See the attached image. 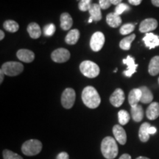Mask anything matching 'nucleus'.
Listing matches in <instances>:
<instances>
[{"label":"nucleus","instance_id":"obj_1","mask_svg":"<svg viewBox=\"0 0 159 159\" xmlns=\"http://www.w3.org/2000/svg\"><path fill=\"white\" fill-rule=\"evenodd\" d=\"M82 100L88 108L91 109L97 108L101 102L99 94L93 86H87L83 89Z\"/></svg>","mask_w":159,"mask_h":159},{"label":"nucleus","instance_id":"obj_2","mask_svg":"<svg viewBox=\"0 0 159 159\" xmlns=\"http://www.w3.org/2000/svg\"><path fill=\"white\" fill-rule=\"evenodd\" d=\"M101 151L106 159H114L118 155V146L113 137L107 136L101 143Z\"/></svg>","mask_w":159,"mask_h":159},{"label":"nucleus","instance_id":"obj_3","mask_svg":"<svg viewBox=\"0 0 159 159\" xmlns=\"http://www.w3.org/2000/svg\"><path fill=\"white\" fill-rule=\"evenodd\" d=\"M42 150V143L37 139H30L22 144L21 151L25 156H33L41 152Z\"/></svg>","mask_w":159,"mask_h":159},{"label":"nucleus","instance_id":"obj_4","mask_svg":"<svg viewBox=\"0 0 159 159\" xmlns=\"http://www.w3.org/2000/svg\"><path fill=\"white\" fill-rule=\"evenodd\" d=\"M80 70L84 76L89 78H94L99 74V66L91 61H85L80 65Z\"/></svg>","mask_w":159,"mask_h":159},{"label":"nucleus","instance_id":"obj_5","mask_svg":"<svg viewBox=\"0 0 159 159\" xmlns=\"http://www.w3.org/2000/svg\"><path fill=\"white\" fill-rule=\"evenodd\" d=\"M2 70L4 71L5 75L7 76H17L21 74L24 70V66L22 63L16 62V61H9L6 62L2 66Z\"/></svg>","mask_w":159,"mask_h":159},{"label":"nucleus","instance_id":"obj_6","mask_svg":"<svg viewBox=\"0 0 159 159\" xmlns=\"http://www.w3.org/2000/svg\"><path fill=\"white\" fill-rule=\"evenodd\" d=\"M75 91L73 89L67 88L63 91L62 96H61V103L63 108L69 109L74 105L75 102Z\"/></svg>","mask_w":159,"mask_h":159},{"label":"nucleus","instance_id":"obj_7","mask_svg":"<svg viewBox=\"0 0 159 159\" xmlns=\"http://www.w3.org/2000/svg\"><path fill=\"white\" fill-rule=\"evenodd\" d=\"M105 43V35L101 32H96L91 38L90 47L94 52H99Z\"/></svg>","mask_w":159,"mask_h":159},{"label":"nucleus","instance_id":"obj_8","mask_svg":"<svg viewBox=\"0 0 159 159\" xmlns=\"http://www.w3.org/2000/svg\"><path fill=\"white\" fill-rule=\"evenodd\" d=\"M52 60L56 63H65L70 58V52L64 48H59L52 52Z\"/></svg>","mask_w":159,"mask_h":159},{"label":"nucleus","instance_id":"obj_9","mask_svg":"<svg viewBox=\"0 0 159 159\" xmlns=\"http://www.w3.org/2000/svg\"><path fill=\"white\" fill-rule=\"evenodd\" d=\"M158 27V21L155 19H147L142 21L139 26V30L141 33H148L154 30Z\"/></svg>","mask_w":159,"mask_h":159},{"label":"nucleus","instance_id":"obj_10","mask_svg":"<svg viewBox=\"0 0 159 159\" xmlns=\"http://www.w3.org/2000/svg\"><path fill=\"white\" fill-rule=\"evenodd\" d=\"M125 99V93L122 89H116L110 97V102L114 107H120L123 104Z\"/></svg>","mask_w":159,"mask_h":159},{"label":"nucleus","instance_id":"obj_11","mask_svg":"<svg viewBox=\"0 0 159 159\" xmlns=\"http://www.w3.org/2000/svg\"><path fill=\"white\" fill-rule=\"evenodd\" d=\"M122 62L128 66V69L123 71V74L126 77H130L136 71L138 64L135 63V59L134 57L130 56V55H128L125 59H123Z\"/></svg>","mask_w":159,"mask_h":159},{"label":"nucleus","instance_id":"obj_12","mask_svg":"<svg viewBox=\"0 0 159 159\" xmlns=\"http://www.w3.org/2000/svg\"><path fill=\"white\" fill-rule=\"evenodd\" d=\"M143 41L148 48L150 49H154L159 46V36L152 33H146L145 36L143 38Z\"/></svg>","mask_w":159,"mask_h":159},{"label":"nucleus","instance_id":"obj_13","mask_svg":"<svg viewBox=\"0 0 159 159\" xmlns=\"http://www.w3.org/2000/svg\"><path fill=\"white\" fill-rule=\"evenodd\" d=\"M113 134L115 139L119 144L124 145L127 142V134L124 128L121 125H116L113 128Z\"/></svg>","mask_w":159,"mask_h":159},{"label":"nucleus","instance_id":"obj_14","mask_svg":"<svg viewBox=\"0 0 159 159\" xmlns=\"http://www.w3.org/2000/svg\"><path fill=\"white\" fill-rule=\"evenodd\" d=\"M16 56L20 61L25 63H31L35 58V54L29 49H19L17 52Z\"/></svg>","mask_w":159,"mask_h":159},{"label":"nucleus","instance_id":"obj_15","mask_svg":"<svg viewBox=\"0 0 159 159\" xmlns=\"http://www.w3.org/2000/svg\"><path fill=\"white\" fill-rule=\"evenodd\" d=\"M142 98V91L140 89H134L130 91L128 95V102L131 107L136 106Z\"/></svg>","mask_w":159,"mask_h":159},{"label":"nucleus","instance_id":"obj_16","mask_svg":"<svg viewBox=\"0 0 159 159\" xmlns=\"http://www.w3.org/2000/svg\"><path fill=\"white\" fill-rule=\"evenodd\" d=\"M147 117L150 120H155L159 116V103L152 102L146 111Z\"/></svg>","mask_w":159,"mask_h":159},{"label":"nucleus","instance_id":"obj_17","mask_svg":"<svg viewBox=\"0 0 159 159\" xmlns=\"http://www.w3.org/2000/svg\"><path fill=\"white\" fill-rule=\"evenodd\" d=\"M106 21L108 25L113 28H116L122 24V19L120 16L117 15L115 13H111L108 14L106 17Z\"/></svg>","mask_w":159,"mask_h":159},{"label":"nucleus","instance_id":"obj_18","mask_svg":"<svg viewBox=\"0 0 159 159\" xmlns=\"http://www.w3.org/2000/svg\"><path fill=\"white\" fill-rule=\"evenodd\" d=\"M151 125L148 122H144L141 125L139 131V136L142 142H147L150 139L149 129Z\"/></svg>","mask_w":159,"mask_h":159},{"label":"nucleus","instance_id":"obj_19","mask_svg":"<svg viewBox=\"0 0 159 159\" xmlns=\"http://www.w3.org/2000/svg\"><path fill=\"white\" fill-rule=\"evenodd\" d=\"M72 18L68 13H63L61 15V27L63 30H68L72 27Z\"/></svg>","mask_w":159,"mask_h":159},{"label":"nucleus","instance_id":"obj_20","mask_svg":"<svg viewBox=\"0 0 159 159\" xmlns=\"http://www.w3.org/2000/svg\"><path fill=\"white\" fill-rule=\"evenodd\" d=\"M101 10L102 8L100 7L99 4H92L91 6L90 9H89V13H90V17L94 21H98L102 19V13H101Z\"/></svg>","mask_w":159,"mask_h":159},{"label":"nucleus","instance_id":"obj_21","mask_svg":"<svg viewBox=\"0 0 159 159\" xmlns=\"http://www.w3.org/2000/svg\"><path fill=\"white\" fill-rule=\"evenodd\" d=\"M131 116L135 122H139L144 118V110L141 105L131 107Z\"/></svg>","mask_w":159,"mask_h":159},{"label":"nucleus","instance_id":"obj_22","mask_svg":"<svg viewBox=\"0 0 159 159\" xmlns=\"http://www.w3.org/2000/svg\"><path fill=\"white\" fill-rule=\"evenodd\" d=\"M27 32L30 36L33 39H37L41 36V30L40 26L37 23H30L27 27Z\"/></svg>","mask_w":159,"mask_h":159},{"label":"nucleus","instance_id":"obj_23","mask_svg":"<svg viewBox=\"0 0 159 159\" xmlns=\"http://www.w3.org/2000/svg\"><path fill=\"white\" fill-rule=\"evenodd\" d=\"M148 71L152 76H156L159 74V56H155L151 59L149 64Z\"/></svg>","mask_w":159,"mask_h":159},{"label":"nucleus","instance_id":"obj_24","mask_svg":"<svg viewBox=\"0 0 159 159\" xmlns=\"http://www.w3.org/2000/svg\"><path fill=\"white\" fill-rule=\"evenodd\" d=\"M80 38V32L78 30L74 29L71 30L68 33V34L66 36L65 41L66 43L70 45H74L78 41Z\"/></svg>","mask_w":159,"mask_h":159},{"label":"nucleus","instance_id":"obj_25","mask_svg":"<svg viewBox=\"0 0 159 159\" xmlns=\"http://www.w3.org/2000/svg\"><path fill=\"white\" fill-rule=\"evenodd\" d=\"M142 91V98H141V102L144 104H148L151 103L153 99V95H152L151 91L148 87L142 86L140 88Z\"/></svg>","mask_w":159,"mask_h":159},{"label":"nucleus","instance_id":"obj_26","mask_svg":"<svg viewBox=\"0 0 159 159\" xmlns=\"http://www.w3.org/2000/svg\"><path fill=\"white\" fill-rule=\"evenodd\" d=\"M135 38H136V35L132 34L123 39L120 41V43H119L120 48L123 49V50H129L130 49L131 43L134 41Z\"/></svg>","mask_w":159,"mask_h":159},{"label":"nucleus","instance_id":"obj_27","mask_svg":"<svg viewBox=\"0 0 159 159\" xmlns=\"http://www.w3.org/2000/svg\"><path fill=\"white\" fill-rule=\"evenodd\" d=\"M3 27L5 30L10 32V33H16L19 29V24L16 21H13V20H7V21H5Z\"/></svg>","mask_w":159,"mask_h":159},{"label":"nucleus","instance_id":"obj_28","mask_svg":"<svg viewBox=\"0 0 159 159\" xmlns=\"http://www.w3.org/2000/svg\"><path fill=\"white\" fill-rule=\"evenodd\" d=\"M118 119L119 122L120 123L121 125H125L126 124H128L129 121H130V116L128 111L125 110H121L118 113Z\"/></svg>","mask_w":159,"mask_h":159},{"label":"nucleus","instance_id":"obj_29","mask_svg":"<svg viewBox=\"0 0 159 159\" xmlns=\"http://www.w3.org/2000/svg\"><path fill=\"white\" fill-rule=\"evenodd\" d=\"M134 30H135V25H133V24L128 23L122 26L119 31H120L121 34L125 35L130 34V33H132Z\"/></svg>","mask_w":159,"mask_h":159},{"label":"nucleus","instance_id":"obj_30","mask_svg":"<svg viewBox=\"0 0 159 159\" xmlns=\"http://www.w3.org/2000/svg\"><path fill=\"white\" fill-rule=\"evenodd\" d=\"M2 155L4 159H23L19 155L9 150H4Z\"/></svg>","mask_w":159,"mask_h":159},{"label":"nucleus","instance_id":"obj_31","mask_svg":"<svg viewBox=\"0 0 159 159\" xmlns=\"http://www.w3.org/2000/svg\"><path fill=\"white\" fill-rule=\"evenodd\" d=\"M91 2H92V0H80L78 5L79 9L81 11H89L91 5H92Z\"/></svg>","mask_w":159,"mask_h":159},{"label":"nucleus","instance_id":"obj_32","mask_svg":"<svg viewBox=\"0 0 159 159\" xmlns=\"http://www.w3.org/2000/svg\"><path fill=\"white\" fill-rule=\"evenodd\" d=\"M55 32V26L53 24H49L43 27V33L46 36H52Z\"/></svg>","mask_w":159,"mask_h":159},{"label":"nucleus","instance_id":"obj_33","mask_svg":"<svg viewBox=\"0 0 159 159\" xmlns=\"http://www.w3.org/2000/svg\"><path fill=\"white\" fill-rule=\"evenodd\" d=\"M128 10H130V7H129L127 4L120 3L118 5H116V8H115L114 13H116L117 15L120 16L121 14H122L125 11H128Z\"/></svg>","mask_w":159,"mask_h":159},{"label":"nucleus","instance_id":"obj_34","mask_svg":"<svg viewBox=\"0 0 159 159\" xmlns=\"http://www.w3.org/2000/svg\"><path fill=\"white\" fill-rule=\"evenodd\" d=\"M99 5L100 6L101 8L103 10H106L111 7V0H99Z\"/></svg>","mask_w":159,"mask_h":159},{"label":"nucleus","instance_id":"obj_35","mask_svg":"<svg viewBox=\"0 0 159 159\" xmlns=\"http://www.w3.org/2000/svg\"><path fill=\"white\" fill-rule=\"evenodd\" d=\"M69 155L67 152H60V153L57 156L56 159H69Z\"/></svg>","mask_w":159,"mask_h":159},{"label":"nucleus","instance_id":"obj_36","mask_svg":"<svg viewBox=\"0 0 159 159\" xmlns=\"http://www.w3.org/2000/svg\"><path fill=\"white\" fill-rule=\"evenodd\" d=\"M129 3L133 5H139L142 3V0H128Z\"/></svg>","mask_w":159,"mask_h":159},{"label":"nucleus","instance_id":"obj_37","mask_svg":"<svg viewBox=\"0 0 159 159\" xmlns=\"http://www.w3.org/2000/svg\"><path fill=\"white\" fill-rule=\"evenodd\" d=\"M156 132H157V129L155 128V127L151 126L150 129H149V134H150V135L155 134Z\"/></svg>","mask_w":159,"mask_h":159},{"label":"nucleus","instance_id":"obj_38","mask_svg":"<svg viewBox=\"0 0 159 159\" xmlns=\"http://www.w3.org/2000/svg\"><path fill=\"white\" fill-rule=\"evenodd\" d=\"M122 0H111V5H118L119 4L122 3Z\"/></svg>","mask_w":159,"mask_h":159},{"label":"nucleus","instance_id":"obj_39","mask_svg":"<svg viewBox=\"0 0 159 159\" xmlns=\"http://www.w3.org/2000/svg\"><path fill=\"white\" fill-rule=\"evenodd\" d=\"M4 76H5V73H4V71L1 69V70H0V83H1V84L3 82Z\"/></svg>","mask_w":159,"mask_h":159},{"label":"nucleus","instance_id":"obj_40","mask_svg":"<svg viewBox=\"0 0 159 159\" xmlns=\"http://www.w3.org/2000/svg\"><path fill=\"white\" fill-rule=\"evenodd\" d=\"M119 159H131V156L130 155L125 153V154H123L122 156H121V157Z\"/></svg>","mask_w":159,"mask_h":159},{"label":"nucleus","instance_id":"obj_41","mask_svg":"<svg viewBox=\"0 0 159 159\" xmlns=\"http://www.w3.org/2000/svg\"><path fill=\"white\" fill-rule=\"evenodd\" d=\"M151 1H152V5L156 7H159V0H151Z\"/></svg>","mask_w":159,"mask_h":159},{"label":"nucleus","instance_id":"obj_42","mask_svg":"<svg viewBox=\"0 0 159 159\" xmlns=\"http://www.w3.org/2000/svg\"><path fill=\"white\" fill-rule=\"evenodd\" d=\"M5 38V33L2 30H0V40H2Z\"/></svg>","mask_w":159,"mask_h":159},{"label":"nucleus","instance_id":"obj_43","mask_svg":"<svg viewBox=\"0 0 159 159\" xmlns=\"http://www.w3.org/2000/svg\"><path fill=\"white\" fill-rule=\"evenodd\" d=\"M136 159H150V158H147V157H143V156H140V157H138V158H136Z\"/></svg>","mask_w":159,"mask_h":159},{"label":"nucleus","instance_id":"obj_44","mask_svg":"<svg viewBox=\"0 0 159 159\" xmlns=\"http://www.w3.org/2000/svg\"><path fill=\"white\" fill-rule=\"evenodd\" d=\"M93 21H94V20H93V19H91V18L90 17V18H89V23H91Z\"/></svg>","mask_w":159,"mask_h":159},{"label":"nucleus","instance_id":"obj_45","mask_svg":"<svg viewBox=\"0 0 159 159\" xmlns=\"http://www.w3.org/2000/svg\"><path fill=\"white\" fill-rule=\"evenodd\" d=\"M116 71H117V69H115V70H114V72H116Z\"/></svg>","mask_w":159,"mask_h":159},{"label":"nucleus","instance_id":"obj_46","mask_svg":"<svg viewBox=\"0 0 159 159\" xmlns=\"http://www.w3.org/2000/svg\"><path fill=\"white\" fill-rule=\"evenodd\" d=\"M158 84H159V77H158Z\"/></svg>","mask_w":159,"mask_h":159},{"label":"nucleus","instance_id":"obj_47","mask_svg":"<svg viewBox=\"0 0 159 159\" xmlns=\"http://www.w3.org/2000/svg\"><path fill=\"white\" fill-rule=\"evenodd\" d=\"M77 1H80V0H77Z\"/></svg>","mask_w":159,"mask_h":159}]
</instances>
